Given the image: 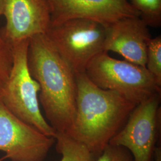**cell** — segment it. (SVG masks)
<instances>
[{
  "label": "cell",
  "mask_w": 161,
  "mask_h": 161,
  "mask_svg": "<svg viewBox=\"0 0 161 161\" xmlns=\"http://www.w3.org/2000/svg\"><path fill=\"white\" fill-rule=\"evenodd\" d=\"M106 27L88 19H73L51 25L47 36L75 74L84 72L87 64L104 52Z\"/></svg>",
  "instance_id": "obj_5"
},
{
  "label": "cell",
  "mask_w": 161,
  "mask_h": 161,
  "mask_svg": "<svg viewBox=\"0 0 161 161\" xmlns=\"http://www.w3.org/2000/svg\"><path fill=\"white\" fill-rule=\"evenodd\" d=\"M4 7V0H0V16L3 15Z\"/></svg>",
  "instance_id": "obj_17"
},
{
  "label": "cell",
  "mask_w": 161,
  "mask_h": 161,
  "mask_svg": "<svg viewBox=\"0 0 161 161\" xmlns=\"http://www.w3.org/2000/svg\"><path fill=\"white\" fill-rule=\"evenodd\" d=\"M132 8L149 27L161 26V0H130Z\"/></svg>",
  "instance_id": "obj_12"
},
{
  "label": "cell",
  "mask_w": 161,
  "mask_h": 161,
  "mask_svg": "<svg viewBox=\"0 0 161 161\" xmlns=\"http://www.w3.org/2000/svg\"><path fill=\"white\" fill-rule=\"evenodd\" d=\"M54 137L47 136L20 120L6 108L0 100V150L4 159L12 161H44Z\"/></svg>",
  "instance_id": "obj_7"
},
{
  "label": "cell",
  "mask_w": 161,
  "mask_h": 161,
  "mask_svg": "<svg viewBox=\"0 0 161 161\" xmlns=\"http://www.w3.org/2000/svg\"><path fill=\"white\" fill-rule=\"evenodd\" d=\"M95 161H134L131 154L125 148L108 144Z\"/></svg>",
  "instance_id": "obj_15"
},
{
  "label": "cell",
  "mask_w": 161,
  "mask_h": 161,
  "mask_svg": "<svg viewBox=\"0 0 161 161\" xmlns=\"http://www.w3.org/2000/svg\"><path fill=\"white\" fill-rule=\"evenodd\" d=\"M76 108L72 138L98 156L137 106L117 92L95 86L84 72L76 74Z\"/></svg>",
  "instance_id": "obj_2"
},
{
  "label": "cell",
  "mask_w": 161,
  "mask_h": 161,
  "mask_svg": "<svg viewBox=\"0 0 161 161\" xmlns=\"http://www.w3.org/2000/svg\"><path fill=\"white\" fill-rule=\"evenodd\" d=\"M84 73L98 88L117 92L137 105L161 94V86L146 68L115 59L108 52L93 58Z\"/></svg>",
  "instance_id": "obj_4"
},
{
  "label": "cell",
  "mask_w": 161,
  "mask_h": 161,
  "mask_svg": "<svg viewBox=\"0 0 161 161\" xmlns=\"http://www.w3.org/2000/svg\"><path fill=\"white\" fill-rule=\"evenodd\" d=\"M153 159L155 161H161V149L160 147H156Z\"/></svg>",
  "instance_id": "obj_16"
},
{
  "label": "cell",
  "mask_w": 161,
  "mask_h": 161,
  "mask_svg": "<svg viewBox=\"0 0 161 161\" xmlns=\"http://www.w3.org/2000/svg\"><path fill=\"white\" fill-rule=\"evenodd\" d=\"M55 139L56 150L62 155L60 161H95V156L74 138L57 132Z\"/></svg>",
  "instance_id": "obj_11"
},
{
  "label": "cell",
  "mask_w": 161,
  "mask_h": 161,
  "mask_svg": "<svg viewBox=\"0 0 161 161\" xmlns=\"http://www.w3.org/2000/svg\"><path fill=\"white\" fill-rule=\"evenodd\" d=\"M28 45L29 40L12 45V70L7 80L0 87V100L6 108L20 120L47 136L55 138L57 132L41 112L38 99L40 87L29 72Z\"/></svg>",
  "instance_id": "obj_3"
},
{
  "label": "cell",
  "mask_w": 161,
  "mask_h": 161,
  "mask_svg": "<svg viewBox=\"0 0 161 161\" xmlns=\"http://www.w3.org/2000/svg\"><path fill=\"white\" fill-rule=\"evenodd\" d=\"M13 61L12 46L0 33V87L7 80Z\"/></svg>",
  "instance_id": "obj_14"
},
{
  "label": "cell",
  "mask_w": 161,
  "mask_h": 161,
  "mask_svg": "<svg viewBox=\"0 0 161 161\" xmlns=\"http://www.w3.org/2000/svg\"><path fill=\"white\" fill-rule=\"evenodd\" d=\"M149 26L139 16L121 19L107 26L104 52H113L125 60L146 68Z\"/></svg>",
  "instance_id": "obj_10"
},
{
  "label": "cell",
  "mask_w": 161,
  "mask_h": 161,
  "mask_svg": "<svg viewBox=\"0 0 161 161\" xmlns=\"http://www.w3.org/2000/svg\"><path fill=\"white\" fill-rule=\"evenodd\" d=\"M146 68L161 86V36L150 39L147 47Z\"/></svg>",
  "instance_id": "obj_13"
},
{
  "label": "cell",
  "mask_w": 161,
  "mask_h": 161,
  "mask_svg": "<svg viewBox=\"0 0 161 161\" xmlns=\"http://www.w3.org/2000/svg\"><path fill=\"white\" fill-rule=\"evenodd\" d=\"M51 25L73 19H88L108 26L130 16H139L130 0H46Z\"/></svg>",
  "instance_id": "obj_9"
},
{
  "label": "cell",
  "mask_w": 161,
  "mask_h": 161,
  "mask_svg": "<svg viewBox=\"0 0 161 161\" xmlns=\"http://www.w3.org/2000/svg\"><path fill=\"white\" fill-rule=\"evenodd\" d=\"M6 25L0 32L11 46L46 34L51 26V13L46 0H4Z\"/></svg>",
  "instance_id": "obj_8"
},
{
  "label": "cell",
  "mask_w": 161,
  "mask_h": 161,
  "mask_svg": "<svg viewBox=\"0 0 161 161\" xmlns=\"http://www.w3.org/2000/svg\"><path fill=\"white\" fill-rule=\"evenodd\" d=\"M161 94L137 104L109 144L127 149L134 161H152L161 127Z\"/></svg>",
  "instance_id": "obj_6"
},
{
  "label": "cell",
  "mask_w": 161,
  "mask_h": 161,
  "mask_svg": "<svg viewBox=\"0 0 161 161\" xmlns=\"http://www.w3.org/2000/svg\"><path fill=\"white\" fill-rule=\"evenodd\" d=\"M28 66L40 87L38 99L47 121L58 133L72 137L77 97L76 74L46 34L29 39Z\"/></svg>",
  "instance_id": "obj_1"
}]
</instances>
